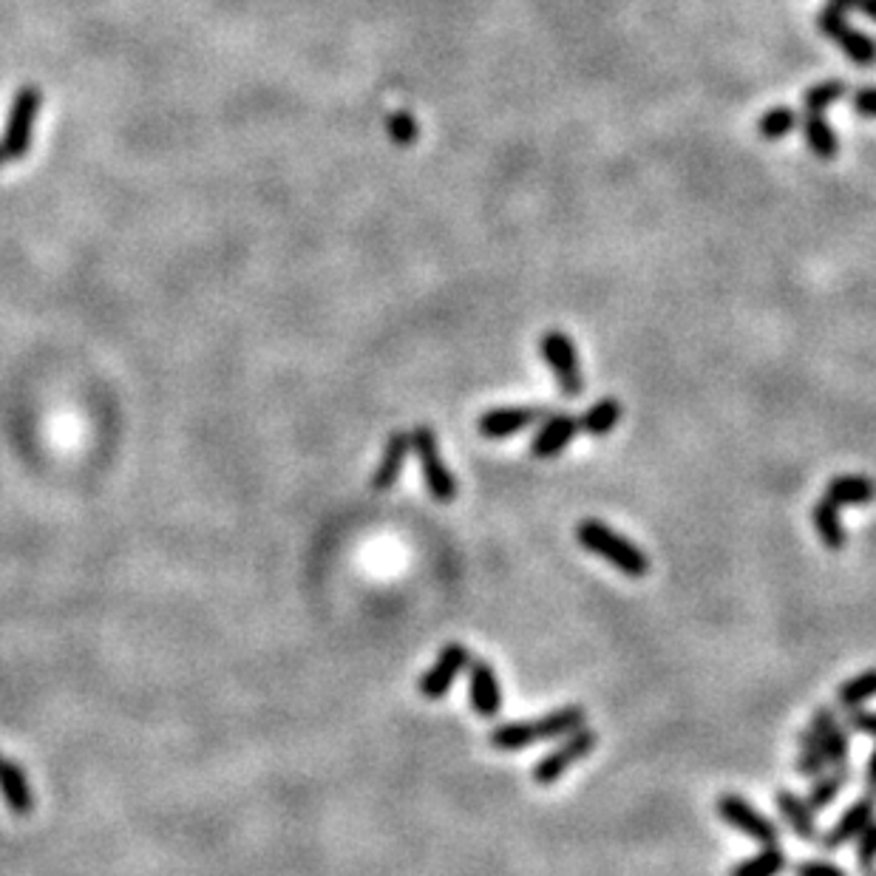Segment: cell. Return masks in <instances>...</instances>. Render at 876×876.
<instances>
[{
	"label": "cell",
	"mask_w": 876,
	"mask_h": 876,
	"mask_svg": "<svg viewBox=\"0 0 876 876\" xmlns=\"http://www.w3.org/2000/svg\"><path fill=\"white\" fill-rule=\"evenodd\" d=\"M789 857L777 845H763L761 854H754L746 863H738L729 876H777L780 870L786 868Z\"/></svg>",
	"instance_id": "obj_25"
},
{
	"label": "cell",
	"mask_w": 876,
	"mask_h": 876,
	"mask_svg": "<svg viewBox=\"0 0 876 876\" xmlns=\"http://www.w3.org/2000/svg\"><path fill=\"white\" fill-rule=\"evenodd\" d=\"M548 418L542 406H508V409H491L477 420V429L485 440H503L511 434H519L539 420Z\"/></svg>",
	"instance_id": "obj_10"
},
{
	"label": "cell",
	"mask_w": 876,
	"mask_h": 876,
	"mask_svg": "<svg viewBox=\"0 0 876 876\" xmlns=\"http://www.w3.org/2000/svg\"><path fill=\"white\" fill-rule=\"evenodd\" d=\"M596 743H599V735L587 726L576 729L567 738H561L559 746L545 754L534 766V783H539V786H554L561 774H567V769L574 766V763L585 761L587 754L594 752Z\"/></svg>",
	"instance_id": "obj_5"
},
{
	"label": "cell",
	"mask_w": 876,
	"mask_h": 876,
	"mask_svg": "<svg viewBox=\"0 0 876 876\" xmlns=\"http://www.w3.org/2000/svg\"><path fill=\"white\" fill-rule=\"evenodd\" d=\"M817 29L825 34V38H832L834 43L843 49L845 54H848L854 63L859 65H870L876 60V43L868 38V34L857 32L854 27H848V20H845V12H839L837 7H828L820 12L817 18Z\"/></svg>",
	"instance_id": "obj_8"
},
{
	"label": "cell",
	"mask_w": 876,
	"mask_h": 876,
	"mask_svg": "<svg viewBox=\"0 0 876 876\" xmlns=\"http://www.w3.org/2000/svg\"><path fill=\"white\" fill-rule=\"evenodd\" d=\"M0 797L14 817H29L34 812V794L27 772L20 769V763L7 761V758L0 763Z\"/></svg>",
	"instance_id": "obj_14"
},
{
	"label": "cell",
	"mask_w": 876,
	"mask_h": 876,
	"mask_svg": "<svg viewBox=\"0 0 876 876\" xmlns=\"http://www.w3.org/2000/svg\"><path fill=\"white\" fill-rule=\"evenodd\" d=\"M40 103H43V94L34 85H27V89H20L14 94L12 109H9L7 131H3V142H0L7 159H23L27 156L29 145H32L34 116H38Z\"/></svg>",
	"instance_id": "obj_4"
},
{
	"label": "cell",
	"mask_w": 876,
	"mask_h": 876,
	"mask_svg": "<svg viewBox=\"0 0 876 876\" xmlns=\"http://www.w3.org/2000/svg\"><path fill=\"white\" fill-rule=\"evenodd\" d=\"M389 134H392V140L400 142V145H412V142L418 140V125H414V120L409 114H394L392 120H389Z\"/></svg>",
	"instance_id": "obj_30"
},
{
	"label": "cell",
	"mask_w": 876,
	"mask_h": 876,
	"mask_svg": "<svg viewBox=\"0 0 876 876\" xmlns=\"http://www.w3.org/2000/svg\"><path fill=\"white\" fill-rule=\"evenodd\" d=\"M412 452L418 454L420 463V474H423V483L432 494L434 503H454L457 499V480H454L452 468L443 463L440 457V445L437 437H434L432 425H418L412 432Z\"/></svg>",
	"instance_id": "obj_2"
},
{
	"label": "cell",
	"mask_w": 876,
	"mask_h": 876,
	"mask_svg": "<svg viewBox=\"0 0 876 876\" xmlns=\"http://www.w3.org/2000/svg\"><path fill=\"white\" fill-rule=\"evenodd\" d=\"M621 420V403L616 398H601L596 400L594 406L587 409L579 418V432L590 434V437H607V434L619 425Z\"/></svg>",
	"instance_id": "obj_20"
},
{
	"label": "cell",
	"mask_w": 876,
	"mask_h": 876,
	"mask_svg": "<svg viewBox=\"0 0 876 876\" xmlns=\"http://www.w3.org/2000/svg\"><path fill=\"white\" fill-rule=\"evenodd\" d=\"M468 661H471L468 647L457 645V641L445 645L443 650H440L437 661H434V664L429 667L423 676H420V681H418L420 695H423L425 701H440L445 692L452 690L454 681L460 678V672L468 667Z\"/></svg>",
	"instance_id": "obj_7"
},
{
	"label": "cell",
	"mask_w": 876,
	"mask_h": 876,
	"mask_svg": "<svg viewBox=\"0 0 876 876\" xmlns=\"http://www.w3.org/2000/svg\"><path fill=\"white\" fill-rule=\"evenodd\" d=\"M857 859L863 868H874L876 863V823L870 820L868 825H865V832L857 837Z\"/></svg>",
	"instance_id": "obj_29"
},
{
	"label": "cell",
	"mask_w": 876,
	"mask_h": 876,
	"mask_svg": "<svg viewBox=\"0 0 876 876\" xmlns=\"http://www.w3.org/2000/svg\"><path fill=\"white\" fill-rule=\"evenodd\" d=\"M794 128H797V114L792 109H772L758 123V134L763 140H780V136L792 134Z\"/></svg>",
	"instance_id": "obj_27"
},
{
	"label": "cell",
	"mask_w": 876,
	"mask_h": 876,
	"mask_svg": "<svg viewBox=\"0 0 876 876\" xmlns=\"http://www.w3.org/2000/svg\"><path fill=\"white\" fill-rule=\"evenodd\" d=\"M3 162H7V154H3V148H0V165H3Z\"/></svg>",
	"instance_id": "obj_36"
},
{
	"label": "cell",
	"mask_w": 876,
	"mask_h": 876,
	"mask_svg": "<svg viewBox=\"0 0 876 876\" xmlns=\"http://www.w3.org/2000/svg\"><path fill=\"white\" fill-rule=\"evenodd\" d=\"M715 808H718V817H721L723 823H729L732 828L746 834V837L754 839V843L777 845L780 839L777 825H774L769 817H763V814L758 812L749 800H743L741 794H721Z\"/></svg>",
	"instance_id": "obj_6"
},
{
	"label": "cell",
	"mask_w": 876,
	"mask_h": 876,
	"mask_svg": "<svg viewBox=\"0 0 876 876\" xmlns=\"http://www.w3.org/2000/svg\"><path fill=\"white\" fill-rule=\"evenodd\" d=\"M825 496L837 505H868L876 499V483L863 474H843L828 483Z\"/></svg>",
	"instance_id": "obj_18"
},
{
	"label": "cell",
	"mask_w": 876,
	"mask_h": 876,
	"mask_svg": "<svg viewBox=\"0 0 876 876\" xmlns=\"http://www.w3.org/2000/svg\"><path fill=\"white\" fill-rule=\"evenodd\" d=\"M576 432H579V420L574 414H548L530 440V454L539 460L559 457L576 437Z\"/></svg>",
	"instance_id": "obj_12"
},
{
	"label": "cell",
	"mask_w": 876,
	"mask_h": 876,
	"mask_svg": "<svg viewBox=\"0 0 876 876\" xmlns=\"http://www.w3.org/2000/svg\"><path fill=\"white\" fill-rule=\"evenodd\" d=\"M808 726H812L814 735L823 741L828 766L834 769L845 766V761H848V732H845V726L839 723L837 712H834L832 707H820L812 715V723H808Z\"/></svg>",
	"instance_id": "obj_13"
},
{
	"label": "cell",
	"mask_w": 876,
	"mask_h": 876,
	"mask_svg": "<svg viewBox=\"0 0 876 876\" xmlns=\"http://www.w3.org/2000/svg\"><path fill=\"white\" fill-rule=\"evenodd\" d=\"M409 452H412V434L406 432H394L392 437L387 440V449H383L381 463L374 465L372 474V491H389L403 474V465H406Z\"/></svg>",
	"instance_id": "obj_15"
},
{
	"label": "cell",
	"mask_w": 876,
	"mask_h": 876,
	"mask_svg": "<svg viewBox=\"0 0 876 876\" xmlns=\"http://www.w3.org/2000/svg\"><path fill=\"white\" fill-rule=\"evenodd\" d=\"M803 136H806L808 148L820 156V159H834L837 156V134L823 114H808L806 125H803Z\"/></svg>",
	"instance_id": "obj_24"
},
{
	"label": "cell",
	"mask_w": 876,
	"mask_h": 876,
	"mask_svg": "<svg viewBox=\"0 0 876 876\" xmlns=\"http://www.w3.org/2000/svg\"><path fill=\"white\" fill-rule=\"evenodd\" d=\"M534 726L539 741H561V738H567L576 729L587 726V712L581 707H576V703H570V707L554 709L548 715L534 718Z\"/></svg>",
	"instance_id": "obj_17"
},
{
	"label": "cell",
	"mask_w": 876,
	"mask_h": 876,
	"mask_svg": "<svg viewBox=\"0 0 876 876\" xmlns=\"http://www.w3.org/2000/svg\"><path fill=\"white\" fill-rule=\"evenodd\" d=\"M539 352L550 367V372H554L559 392L565 398H579L585 392V378H581L579 354H576L574 341L559 329H548L539 341Z\"/></svg>",
	"instance_id": "obj_3"
},
{
	"label": "cell",
	"mask_w": 876,
	"mask_h": 876,
	"mask_svg": "<svg viewBox=\"0 0 876 876\" xmlns=\"http://www.w3.org/2000/svg\"><path fill=\"white\" fill-rule=\"evenodd\" d=\"M0 763H3V754H0Z\"/></svg>",
	"instance_id": "obj_37"
},
{
	"label": "cell",
	"mask_w": 876,
	"mask_h": 876,
	"mask_svg": "<svg viewBox=\"0 0 876 876\" xmlns=\"http://www.w3.org/2000/svg\"><path fill=\"white\" fill-rule=\"evenodd\" d=\"M870 698H876V670H865L859 676H854L851 681H845L837 692V701L843 709H857L863 703H868Z\"/></svg>",
	"instance_id": "obj_26"
},
{
	"label": "cell",
	"mask_w": 876,
	"mask_h": 876,
	"mask_svg": "<svg viewBox=\"0 0 876 876\" xmlns=\"http://www.w3.org/2000/svg\"><path fill=\"white\" fill-rule=\"evenodd\" d=\"M488 743L494 749H499V752H523V749H530L534 743H539V738H536L534 721H511L491 729Z\"/></svg>",
	"instance_id": "obj_21"
},
{
	"label": "cell",
	"mask_w": 876,
	"mask_h": 876,
	"mask_svg": "<svg viewBox=\"0 0 876 876\" xmlns=\"http://www.w3.org/2000/svg\"><path fill=\"white\" fill-rule=\"evenodd\" d=\"M774 803H777V812L783 814V820L789 823L794 834H797L803 843H817L820 839V828H817V817H814L812 806L806 800H800L797 794L789 792V789H777L774 794Z\"/></svg>",
	"instance_id": "obj_16"
},
{
	"label": "cell",
	"mask_w": 876,
	"mask_h": 876,
	"mask_svg": "<svg viewBox=\"0 0 876 876\" xmlns=\"http://www.w3.org/2000/svg\"><path fill=\"white\" fill-rule=\"evenodd\" d=\"M874 812H876V797H870V794L859 797L857 803H851V806L843 812V817H839L828 832L820 834L817 839L820 848L832 854V851L843 848V845L851 843V839H857L859 834L865 832V825L874 820Z\"/></svg>",
	"instance_id": "obj_11"
},
{
	"label": "cell",
	"mask_w": 876,
	"mask_h": 876,
	"mask_svg": "<svg viewBox=\"0 0 876 876\" xmlns=\"http://www.w3.org/2000/svg\"><path fill=\"white\" fill-rule=\"evenodd\" d=\"M794 876H848L839 865L823 863V859H806L794 868Z\"/></svg>",
	"instance_id": "obj_31"
},
{
	"label": "cell",
	"mask_w": 876,
	"mask_h": 876,
	"mask_svg": "<svg viewBox=\"0 0 876 876\" xmlns=\"http://www.w3.org/2000/svg\"><path fill=\"white\" fill-rule=\"evenodd\" d=\"M814 528H817L820 539L828 550H843L845 548V528L839 519V505L832 503L828 496H823L812 511Z\"/></svg>",
	"instance_id": "obj_19"
},
{
	"label": "cell",
	"mask_w": 876,
	"mask_h": 876,
	"mask_svg": "<svg viewBox=\"0 0 876 876\" xmlns=\"http://www.w3.org/2000/svg\"><path fill=\"white\" fill-rule=\"evenodd\" d=\"M468 703L480 718H496L503 712V687L494 667L485 658L468 661Z\"/></svg>",
	"instance_id": "obj_9"
},
{
	"label": "cell",
	"mask_w": 876,
	"mask_h": 876,
	"mask_svg": "<svg viewBox=\"0 0 876 876\" xmlns=\"http://www.w3.org/2000/svg\"><path fill=\"white\" fill-rule=\"evenodd\" d=\"M848 726L857 729V732H863V735L876 738V712H870V709H863V707L851 709Z\"/></svg>",
	"instance_id": "obj_32"
},
{
	"label": "cell",
	"mask_w": 876,
	"mask_h": 876,
	"mask_svg": "<svg viewBox=\"0 0 876 876\" xmlns=\"http://www.w3.org/2000/svg\"><path fill=\"white\" fill-rule=\"evenodd\" d=\"M854 111L863 116H876V89L857 91V97H854Z\"/></svg>",
	"instance_id": "obj_34"
},
{
	"label": "cell",
	"mask_w": 876,
	"mask_h": 876,
	"mask_svg": "<svg viewBox=\"0 0 876 876\" xmlns=\"http://www.w3.org/2000/svg\"><path fill=\"white\" fill-rule=\"evenodd\" d=\"M576 539L585 550L596 554L599 559H605L607 565H612L619 574L630 576V579H645L650 574V559L636 542H630L627 536L616 534L612 528H607L599 519H585L576 525Z\"/></svg>",
	"instance_id": "obj_1"
},
{
	"label": "cell",
	"mask_w": 876,
	"mask_h": 876,
	"mask_svg": "<svg viewBox=\"0 0 876 876\" xmlns=\"http://www.w3.org/2000/svg\"><path fill=\"white\" fill-rule=\"evenodd\" d=\"M828 769V758H825V746L814 729L806 726V732L800 735V754H797V774L814 780Z\"/></svg>",
	"instance_id": "obj_23"
},
{
	"label": "cell",
	"mask_w": 876,
	"mask_h": 876,
	"mask_svg": "<svg viewBox=\"0 0 876 876\" xmlns=\"http://www.w3.org/2000/svg\"><path fill=\"white\" fill-rule=\"evenodd\" d=\"M832 7H837L839 12H848V9H857V12L868 14L870 20H876V0H828Z\"/></svg>",
	"instance_id": "obj_33"
},
{
	"label": "cell",
	"mask_w": 876,
	"mask_h": 876,
	"mask_svg": "<svg viewBox=\"0 0 876 876\" xmlns=\"http://www.w3.org/2000/svg\"><path fill=\"white\" fill-rule=\"evenodd\" d=\"M839 97H845L843 80H828V83L814 85L812 91H806V97H803V103H806V114H823V111L832 103H837Z\"/></svg>",
	"instance_id": "obj_28"
},
{
	"label": "cell",
	"mask_w": 876,
	"mask_h": 876,
	"mask_svg": "<svg viewBox=\"0 0 876 876\" xmlns=\"http://www.w3.org/2000/svg\"><path fill=\"white\" fill-rule=\"evenodd\" d=\"M848 783V766H839L834 774H820V777H814L812 789H808V797L806 803L812 806V812H823V808H828L834 803V800L839 797V792H843V786Z\"/></svg>",
	"instance_id": "obj_22"
},
{
	"label": "cell",
	"mask_w": 876,
	"mask_h": 876,
	"mask_svg": "<svg viewBox=\"0 0 876 876\" xmlns=\"http://www.w3.org/2000/svg\"><path fill=\"white\" fill-rule=\"evenodd\" d=\"M865 789H868L870 797H876V749L870 752L868 766H865Z\"/></svg>",
	"instance_id": "obj_35"
}]
</instances>
